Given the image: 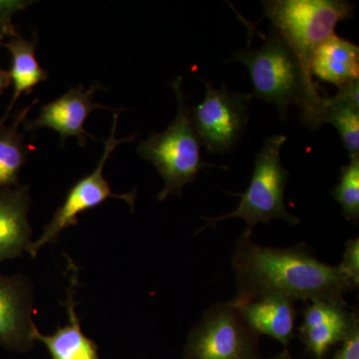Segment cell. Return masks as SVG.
Instances as JSON below:
<instances>
[{
  "instance_id": "10",
  "label": "cell",
  "mask_w": 359,
  "mask_h": 359,
  "mask_svg": "<svg viewBox=\"0 0 359 359\" xmlns=\"http://www.w3.org/2000/svg\"><path fill=\"white\" fill-rule=\"evenodd\" d=\"M97 90H105V87L99 83H94L88 90H85L82 84L77 88H71L55 100L45 104L36 119L25 122V129L27 132H32L40 128H50L57 132L62 143L70 137H76L79 145L85 147L87 138L95 140V138L84 129L85 122L92 111H122L94 103L93 95Z\"/></svg>"
},
{
  "instance_id": "2",
  "label": "cell",
  "mask_w": 359,
  "mask_h": 359,
  "mask_svg": "<svg viewBox=\"0 0 359 359\" xmlns=\"http://www.w3.org/2000/svg\"><path fill=\"white\" fill-rule=\"evenodd\" d=\"M229 62L247 66L254 86L252 96L276 105L282 119L294 104L301 109L306 126L320 128L323 96L316 82L306 78L294 51L275 30L259 48L236 51Z\"/></svg>"
},
{
  "instance_id": "5",
  "label": "cell",
  "mask_w": 359,
  "mask_h": 359,
  "mask_svg": "<svg viewBox=\"0 0 359 359\" xmlns=\"http://www.w3.org/2000/svg\"><path fill=\"white\" fill-rule=\"evenodd\" d=\"M287 137L273 135L264 141L263 148L255 161L254 172L247 191L235 194L241 198L235 211L219 217H201L205 224L197 233L209 226H215L224 219H242L245 223L244 233L252 235L257 224H268L276 219H283L292 226L301 223V219L290 214L285 201V187L290 172L283 166L280 152Z\"/></svg>"
},
{
  "instance_id": "24",
  "label": "cell",
  "mask_w": 359,
  "mask_h": 359,
  "mask_svg": "<svg viewBox=\"0 0 359 359\" xmlns=\"http://www.w3.org/2000/svg\"><path fill=\"white\" fill-rule=\"evenodd\" d=\"M264 359H294L292 356L290 355L289 349L285 348L283 351H280V353L275 354V355L271 356V358H264Z\"/></svg>"
},
{
  "instance_id": "1",
  "label": "cell",
  "mask_w": 359,
  "mask_h": 359,
  "mask_svg": "<svg viewBox=\"0 0 359 359\" xmlns=\"http://www.w3.org/2000/svg\"><path fill=\"white\" fill-rule=\"evenodd\" d=\"M243 233L236 243L231 269L237 292L233 299L266 294L304 302L344 301L354 290L339 266L320 261L304 243L287 248L266 247Z\"/></svg>"
},
{
  "instance_id": "14",
  "label": "cell",
  "mask_w": 359,
  "mask_h": 359,
  "mask_svg": "<svg viewBox=\"0 0 359 359\" xmlns=\"http://www.w3.org/2000/svg\"><path fill=\"white\" fill-rule=\"evenodd\" d=\"M68 268L72 271L69 276L67 299L65 302L68 314L67 325L58 327L50 335L40 334L37 327L33 330L34 340L42 342L50 354L51 359H100L98 346L89 339L80 327L79 318L76 313L75 287L77 285L78 269L73 262L68 261Z\"/></svg>"
},
{
  "instance_id": "11",
  "label": "cell",
  "mask_w": 359,
  "mask_h": 359,
  "mask_svg": "<svg viewBox=\"0 0 359 359\" xmlns=\"http://www.w3.org/2000/svg\"><path fill=\"white\" fill-rule=\"evenodd\" d=\"M34 327L32 283L23 276L0 273V347L29 351L35 341Z\"/></svg>"
},
{
  "instance_id": "4",
  "label": "cell",
  "mask_w": 359,
  "mask_h": 359,
  "mask_svg": "<svg viewBox=\"0 0 359 359\" xmlns=\"http://www.w3.org/2000/svg\"><path fill=\"white\" fill-rule=\"evenodd\" d=\"M264 14L289 45L306 78L313 81L311 58L316 49L334 34L340 21L353 18V4L344 0H268Z\"/></svg>"
},
{
  "instance_id": "7",
  "label": "cell",
  "mask_w": 359,
  "mask_h": 359,
  "mask_svg": "<svg viewBox=\"0 0 359 359\" xmlns=\"http://www.w3.org/2000/svg\"><path fill=\"white\" fill-rule=\"evenodd\" d=\"M205 83L202 102L191 108L194 129L201 145L214 154H226L235 148L247 129L252 94L240 93L228 87L216 88Z\"/></svg>"
},
{
  "instance_id": "8",
  "label": "cell",
  "mask_w": 359,
  "mask_h": 359,
  "mask_svg": "<svg viewBox=\"0 0 359 359\" xmlns=\"http://www.w3.org/2000/svg\"><path fill=\"white\" fill-rule=\"evenodd\" d=\"M117 121L118 114L116 113L109 138L104 142V152L98 166L91 174L78 180L76 183L71 187L63 204L54 212L51 221L45 224L39 240L32 243L28 248L27 252L32 257H36L39 250L45 245L57 242L59 236L66 229L76 226L79 221L78 216L80 214L98 207L109 198L124 200L131 205L132 211H134L137 191L133 190L131 193L127 194L113 193L109 183L103 176L104 166L116 147L124 142L132 141L135 138V135L128 138H116Z\"/></svg>"
},
{
  "instance_id": "3",
  "label": "cell",
  "mask_w": 359,
  "mask_h": 359,
  "mask_svg": "<svg viewBox=\"0 0 359 359\" xmlns=\"http://www.w3.org/2000/svg\"><path fill=\"white\" fill-rule=\"evenodd\" d=\"M178 101V112L173 122L162 133H152L142 141L137 152L149 161L164 180V189L158 200L164 201L171 194L181 197L184 188L197 179L205 168H223L205 162L201 157V144L194 129L191 108L183 91V78L178 76L171 83Z\"/></svg>"
},
{
  "instance_id": "9",
  "label": "cell",
  "mask_w": 359,
  "mask_h": 359,
  "mask_svg": "<svg viewBox=\"0 0 359 359\" xmlns=\"http://www.w3.org/2000/svg\"><path fill=\"white\" fill-rule=\"evenodd\" d=\"M358 325V311L344 299L308 302L302 309L299 337L314 359H325L330 347L344 342Z\"/></svg>"
},
{
  "instance_id": "12",
  "label": "cell",
  "mask_w": 359,
  "mask_h": 359,
  "mask_svg": "<svg viewBox=\"0 0 359 359\" xmlns=\"http://www.w3.org/2000/svg\"><path fill=\"white\" fill-rule=\"evenodd\" d=\"M231 304L257 335L278 340L285 348L295 337L297 311L294 302L283 295L266 294Z\"/></svg>"
},
{
  "instance_id": "21",
  "label": "cell",
  "mask_w": 359,
  "mask_h": 359,
  "mask_svg": "<svg viewBox=\"0 0 359 359\" xmlns=\"http://www.w3.org/2000/svg\"><path fill=\"white\" fill-rule=\"evenodd\" d=\"M332 359H359V325L340 344Z\"/></svg>"
},
{
  "instance_id": "23",
  "label": "cell",
  "mask_w": 359,
  "mask_h": 359,
  "mask_svg": "<svg viewBox=\"0 0 359 359\" xmlns=\"http://www.w3.org/2000/svg\"><path fill=\"white\" fill-rule=\"evenodd\" d=\"M15 32H8L6 29H0V44L4 42V39L6 36H11L14 34ZM11 84V74L9 71L0 69V95L4 93V90L8 88L9 85Z\"/></svg>"
},
{
  "instance_id": "15",
  "label": "cell",
  "mask_w": 359,
  "mask_h": 359,
  "mask_svg": "<svg viewBox=\"0 0 359 359\" xmlns=\"http://www.w3.org/2000/svg\"><path fill=\"white\" fill-rule=\"evenodd\" d=\"M311 72L313 77L339 88L359 80V47L332 34L314 51Z\"/></svg>"
},
{
  "instance_id": "22",
  "label": "cell",
  "mask_w": 359,
  "mask_h": 359,
  "mask_svg": "<svg viewBox=\"0 0 359 359\" xmlns=\"http://www.w3.org/2000/svg\"><path fill=\"white\" fill-rule=\"evenodd\" d=\"M26 6V2L0 1V29L15 32V28L11 25V18L14 13L25 8Z\"/></svg>"
},
{
  "instance_id": "13",
  "label": "cell",
  "mask_w": 359,
  "mask_h": 359,
  "mask_svg": "<svg viewBox=\"0 0 359 359\" xmlns=\"http://www.w3.org/2000/svg\"><path fill=\"white\" fill-rule=\"evenodd\" d=\"M30 204L27 186L0 189V264L22 256L32 245Z\"/></svg>"
},
{
  "instance_id": "16",
  "label": "cell",
  "mask_w": 359,
  "mask_h": 359,
  "mask_svg": "<svg viewBox=\"0 0 359 359\" xmlns=\"http://www.w3.org/2000/svg\"><path fill=\"white\" fill-rule=\"evenodd\" d=\"M39 37L35 35L32 40L25 39L16 32L9 36L7 42H2L11 54V84H13V96L7 108L6 114L0 120V126L4 125L16 101L21 94H30L40 82L46 81L48 78L47 71L40 66L35 56Z\"/></svg>"
},
{
  "instance_id": "6",
  "label": "cell",
  "mask_w": 359,
  "mask_h": 359,
  "mask_svg": "<svg viewBox=\"0 0 359 359\" xmlns=\"http://www.w3.org/2000/svg\"><path fill=\"white\" fill-rule=\"evenodd\" d=\"M184 359H264L259 335L245 323L231 304L209 306L190 330Z\"/></svg>"
},
{
  "instance_id": "17",
  "label": "cell",
  "mask_w": 359,
  "mask_h": 359,
  "mask_svg": "<svg viewBox=\"0 0 359 359\" xmlns=\"http://www.w3.org/2000/svg\"><path fill=\"white\" fill-rule=\"evenodd\" d=\"M359 80L339 88L337 95L323 97L320 123L335 127L349 156L359 155Z\"/></svg>"
},
{
  "instance_id": "19",
  "label": "cell",
  "mask_w": 359,
  "mask_h": 359,
  "mask_svg": "<svg viewBox=\"0 0 359 359\" xmlns=\"http://www.w3.org/2000/svg\"><path fill=\"white\" fill-rule=\"evenodd\" d=\"M332 197L342 208L347 222L358 224L359 219V155L351 157V163L340 169L339 183L332 189Z\"/></svg>"
},
{
  "instance_id": "18",
  "label": "cell",
  "mask_w": 359,
  "mask_h": 359,
  "mask_svg": "<svg viewBox=\"0 0 359 359\" xmlns=\"http://www.w3.org/2000/svg\"><path fill=\"white\" fill-rule=\"evenodd\" d=\"M39 99L23 108L9 126H0V189L16 187L20 184V174L27 162L29 148L25 143V136L18 128Z\"/></svg>"
},
{
  "instance_id": "20",
  "label": "cell",
  "mask_w": 359,
  "mask_h": 359,
  "mask_svg": "<svg viewBox=\"0 0 359 359\" xmlns=\"http://www.w3.org/2000/svg\"><path fill=\"white\" fill-rule=\"evenodd\" d=\"M339 271L353 285L354 290L359 285V238H351L346 243Z\"/></svg>"
}]
</instances>
